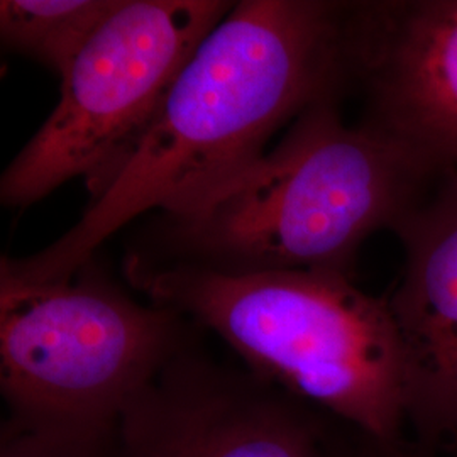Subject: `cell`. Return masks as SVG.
I'll return each instance as SVG.
<instances>
[{
    "mask_svg": "<svg viewBox=\"0 0 457 457\" xmlns=\"http://www.w3.org/2000/svg\"><path fill=\"white\" fill-rule=\"evenodd\" d=\"M405 266L388 298L407 373V427L457 453V170L396 226Z\"/></svg>",
    "mask_w": 457,
    "mask_h": 457,
    "instance_id": "ba28073f",
    "label": "cell"
},
{
    "mask_svg": "<svg viewBox=\"0 0 457 457\" xmlns=\"http://www.w3.org/2000/svg\"><path fill=\"white\" fill-rule=\"evenodd\" d=\"M226 0H119L62 75L60 100L0 179L26 209L73 179L90 200L141 141L170 87L228 16Z\"/></svg>",
    "mask_w": 457,
    "mask_h": 457,
    "instance_id": "5b68a950",
    "label": "cell"
},
{
    "mask_svg": "<svg viewBox=\"0 0 457 457\" xmlns=\"http://www.w3.org/2000/svg\"><path fill=\"white\" fill-rule=\"evenodd\" d=\"M392 136L347 126L337 98L311 105L279 143L188 205L158 212L124 262L245 277H351L361 245L396 228L441 179Z\"/></svg>",
    "mask_w": 457,
    "mask_h": 457,
    "instance_id": "7a4b0ae2",
    "label": "cell"
},
{
    "mask_svg": "<svg viewBox=\"0 0 457 457\" xmlns=\"http://www.w3.org/2000/svg\"><path fill=\"white\" fill-rule=\"evenodd\" d=\"M347 65L364 124L456 171L457 0L349 2Z\"/></svg>",
    "mask_w": 457,
    "mask_h": 457,
    "instance_id": "52a82bcc",
    "label": "cell"
},
{
    "mask_svg": "<svg viewBox=\"0 0 457 457\" xmlns=\"http://www.w3.org/2000/svg\"><path fill=\"white\" fill-rule=\"evenodd\" d=\"M124 275L147 302L217 334L251 373L368 437H405V358L386 296L341 273L228 277L124 262Z\"/></svg>",
    "mask_w": 457,
    "mask_h": 457,
    "instance_id": "3957f363",
    "label": "cell"
},
{
    "mask_svg": "<svg viewBox=\"0 0 457 457\" xmlns=\"http://www.w3.org/2000/svg\"><path fill=\"white\" fill-rule=\"evenodd\" d=\"M114 427L29 422L7 417L0 432V457H107Z\"/></svg>",
    "mask_w": 457,
    "mask_h": 457,
    "instance_id": "30bf717a",
    "label": "cell"
},
{
    "mask_svg": "<svg viewBox=\"0 0 457 457\" xmlns=\"http://www.w3.org/2000/svg\"><path fill=\"white\" fill-rule=\"evenodd\" d=\"M347 12L349 2H234L79 222L43 251L4 256L0 277H73L139 215L181 209L256 163L279 129L349 85Z\"/></svg>",
    "mask_w": 457,
    "mask_h": 457,
    "instance_id": "6da1fadb",
    "label": "cell"
},
{
    "mask_svg": "<svg viewBox=\"0 0 457 457\" xmlns=\"http://www.w3.org/2000/svg\"><path fill=\"white\" fill-rule=\"evenodd\" d=\"M195 324L141 303L94 260L73 277H0V392L7 417L111 427L181 353Z\"/></svg>",
    "mask_w": 457,
    "mask_h": 457,
    "instance_id": "277c9868",
    "label": "cell"
},
{
    "mask_svg": "<svg viewBox=\"0 0 457 457\" xmlns=\"http://www.w3.org/2000/svg\"><path fill=\"white\" fill-rule=\"evenodd\" d=\"M332 457H457V454L437 453L405 437L379 441L341 425L336 434Z\"/></svg>",
    "mask_w": 457,
    "mask_h": 457,
    "instance_id": "8fae6325",
    "label": "cell"
},
{
    "mask_svg": "<svg viewBox=\"0 0 457 457\" xmlns=\"http://www.w3.org/2000/svg\"><path fill=\"white\" fill-rule=\"evenodd\" d=\"M337 424L194 345L122 411L107 457H332Z\"/></svg>",
    "mask_w": 457,
    "mask_h": 457,
    "instance_id": "8992f818",
    "label": "cell"
},
{
    "mask_svg": "<svg viewBox=\"0 0 457 457\" xmlns=\"http://www.w3.org/2000/svg\"><path fill=\"white\" fill-rule=\"evenodd\" d=\"M119 0H2V45L60 77Z\"/></svg>",
    "mask_w": 457,
    "mask_h": 457,
    "instance_id": "9c48e42d",
    "label": "cell"
}]
</instances>
